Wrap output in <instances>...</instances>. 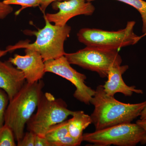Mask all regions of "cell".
I'll return each instance as SVG.
<instances>
[{
    "mask_svg": "<svg viewBox=\"0 0 146 146\" xmlns=\"http://www.w3.org/2000/svg\"><path fill=\"white\" fill-rule=\"evenodd\" d=\"M90 101L94 109L91 117L96 130L131 123L140 116L146 100L139 103L121 102L106 94L102 85L97 86Z\"/></svg>",
    "mask_w": 146,
    "mask_h": 146,
    "instance_id": "cell-1",
    "label": "cell"
},
{
    "mask_svg": "<svg viewBox=\"0 0 146 146\" xmlns=\"http://www.w3.org/2000/svg\"><path fill=\"white\" fill-rule=\"evenodd\" d=\"M45 84L42 80L33 83L27 82L9 101L5 115L4 124L10 128L18 142L25 134V125L39 104Z\"/></svg>",
    "mask_w": 146,
    "mask_h": 146,
    "instance_id": "cell-2",
    "label": "cell"
},
{
    "mask_svg": "<svg viewBox=\"0 0 146 146\" xmlns=\"http://www.w3.org/2000/svg\"><path fill=\"white\" fill-rule=\"evenodd\" d=\"M44 17V27L38 31L31 32L36 36L34 43L29 44L26 41L18 42L13 46H8L6 48L8 52L20 48L33 50L40 54L44 61L65 55L64 42L70 36L71 27L67 25L63 26L52 25Z\"/></svg>",
    "mask_w": 146,
    "mask_h": 146,
    "instance_id": "cell-3",
    "label": "cell"
},
{
    "mask_svg": "<svg viewBox=\"0 0 146 146\" xmlns=\"http://www.w3.org/2000/svg\"><path fill=\"white\" fill-rule=\"evenodd\" d=\"M135 24V21H128L124 29L117 31L83 28L79 31L78 38L86 46L119 52L122 48L135 44L141 40V36L133 31Z\"/></svg>",
    "mask_w": 146,
    "mask_h": 146,
    "instance_id": "cell-4",
    "label": "cell"
},
{
    "mask_svg": "<svg viewBox=\"0 0 146 146\" xmlns=\"http://www.w3.org/2000/svg\"><path fill=\"white\" fill-rule=\"evenodd\" d=\"M74 111L68 109V105L61 99H56L50 93L43 94L37 107L36 113L27 123L28 131L45 137L52 126L65 121Z\"/></svg>",
    "mask_w": 146,
    "mask_h": 146,
    "instance_id": "cell-5",
    "label": "cell"
},
{
    "mask_svg": "<svg viewBox=\"0 0 146 146\" xmlns=\"http://www.w3.org/2000/svg\"><path fill=\"white\" fill-rule=\"evenodd\" d=\"M146 135L143 129L136 123H125L84 133L82 141L97 146H134L141 143Z\"/></svg>",
    "mask_w": 146,
    "mask_h": 146,
    "instance_id": "cell-6",
    "label": "cell"
},
{
    "mask_svg": "<svg viewBox=\"0 0 146 146\" xmlns=\"http://www.w3.org/2000/svg\"><path fill=\"white\" fill-rule=\"evenodd\" d=\"M70 64L96 72L101 77H107L110 68L121 64L122 60L119 51L86 46L76 52L66 53Z\"/></svg>",
    "mask_w": 146,
    "mask_h": 146,
    "instance_id": "cell-7",
    "label": "cell"
},
{
    "mask_svg": "<svg viewBox=\"0 0 146 146\" xmlns=\"http://www.w3.org/2000/svg\"><path fill=\"white\" fill-rule=\"evenodd\" d=\"M44 64L46 73H53L70 82L76 88L74 97L85 104H90L95 90L86 85V76L72 68L65 55L46 60Z\"/></svg>",
    "mask_w": 146,
    "mask_h": 146,
    "instance_id": "cell-8",
    "label": "cell"
},
{
    "mask_svg": "<svg viewBox=\"0 0 146 146\" xmlns=\"http://www.w3.org/2000/svg\"><path fill=\"white\" fill-rule=\"evenodd\" d=\"M53 8L58 9L55 13H47L44 17L50 23L63 26L70 19L78 15L90 16L94 13L95 7L88 0H67L53 2Z\"/></svg>",
    "mask_w": 146,
    "mask_h": 146,
    "instance_id": "cell-9",
    "label": "cell"
},
{
    "mask_svg": "<svg viewBox=\"0 0 146 146\" xmlns=\"http://www.w3.org/2000/svg\"><path fill=\"white\" fill-rule=\"evenodd\" d=\"M25 55L15 54L9 61L23 73L27 83H33L42 80L46 73L44 61L40 54L25 49Z\"/></svg>",
    "mask_w": 146,
    "mask_h": 146,
    "instance_id": "cell-10",
    "label": "cell"
},
{
    "mask_svg": "<svg viewBox=\"0 0 146 146\" xmlns=\"http://www.w3.org/2000/svg\"><path fill=\"white\" fill-rule=\"evenodd\" d=\"M23 73L9 61L0 60V89L8 95L11 100L26 83Z\"/></svg>",
    "mask_w": 146,
    "mask_h": 146,
    "instance_id": "cell-11",
    "label": "cell"
},
{
    "mask_svg": "<svg viewBox=\"0 0 146 146\" xmlns=\"http://www.w3.org/2000/svg\"><path fill=\"white\" fill-rule=\"evenodd\" d=\"M128 68L127 65H119L110 68L107 77L108 80L102 85L106 94L114 97L117 93H121L125 96L130 97L133 93L143 94V90L136 89L135 86H128L124 82L123 74Z\"/></svg>",
    "mask_w": 146,
    "mask_h": 146,
    "instance_id": "cell-12",
    "label": "cell"
},
{
    "mask_svg": "<svg viewBox=\"0 0 146 146\" xmlns=\"http://www.w3.org/2000/svg\"><path fill=\"white\" fill-rule=\"evenodd\" d=\"M45 137L50 146H79L69 133L68 120L52 126Z\"/></svg>",
    "mask_w": 146,
    "mask_h": 146,
    "instance_id": "cell-13",
    "label": "cell"
},
{
    "mask_svg": "<svg viewBox=\"0 0 146 146\" xmlns=\"http://www.w3.org/2000/svg\"><path fill=\"white\" fill-rule=\"evenodd\" d=\"M72 117L68 120L69 133L79 145L82 141L84 130L92 123L91 116L83 111H74Z\"/></svg>",
    "mask_w": 146,
    "mask_h": 146,
    "instance_id": "cell-14",
    "label": "cell"
},
{
    "mask_svg": "<svg viewBox=\"0 0 146 146\" xmlns=\"http://www.w3.org/2000/svg\"><path fill=\"white\" fill-rule=\"evenodd\" d=\"M89 2L96 0H88ZM129 5L133 7L138 11L141 15L143 21L142 32L143 35L141 38L146 35V2L144 0H115Z\"/></svg>",
    "mask_w": 146,
    "mask_h": 146,
    "instance_id": "cell-15",
    "label": "cell"
},
{
    "mask_svg": "<svg viewBox=\"0 0 146 146\" xmlns=\"http://www.w3.org/2000/svg\"><path fill=\"white\" fill-rule=\"evenodd\" d=\"M15 138L13 131L8 126L0 127V146H15Z\"/></svg>",
    "mask_w": 146,
    "mask_h": 146,
    "instance_id": "cell-16",
    "label": "cell"
},
{
    "mask_svg": "<svg viewBox=\"0 0 146 146\" xmlns=\"http://www.w3.org/2000/svg\"><path fill=\"white\" fill-rule=\"evenodd\" d=\"M3 2L8 5H18L22 6V8L16 13H19L22 9L27 7L40 6L41 0H4Z\"/></svg>",
    "mask_w": 146,
    "mask_h": 146,
    "instance_id": "cell-17",
    "label": "cell"
},
{
    "mask_svg": "<svg viewBox=\"0 0 146 146\" xmlns=\"http://www.w3.org/2000/svg\"><path fill=\"white\" fill-rule=\"evenodd\" d=\"M9 103L8 95L3 90L0 89V127L4 125L5 115Z\"/></svg>",
    "mask_w": 146,
    "mask_h": 146,
    "instance_id": "cell-18",
    "label": "cell"
},
{
    "mask_svg": "<svg viewBox=\"0 0 146 146\" xmlns=\"http://www.w3.org/2000/svg\"><path fill=\"white\" fill-rule=\"evenodd\" d=\"M36 134L32 131H28L25 133L23 138L17 142L18 146H34Z\"/></svg>",
    "mask_w": 146,
    "mask_h": 146,
    "instance_id": "cell-19",
    "label": "cell"
},
{
    "mask_svg": "<svg viewBox=\"0 0 146 146\" xmlns=\"http://www.w3.org/2000/svg\"><path fill=\"white\" fill-rule=\"evenodd\" d=\"M13 8L10 5L5 4L0 1V19L5 18L13 11Z\"/></svg>",
    "mask_w": 146,
    "mask_h": 146,
    "instance_id": "cell-20",
    "label": "cell"
},
{
    "mask_svg": "<svg viewBox=\"0 0 146 146\" xmlns=\"http://www.w3.org/2000/svg\"><path fill=\"white\" fill-rule=\"evenodd\" d=\"M34 146H50L46 137L36 135Z\"/></svg>",
    "mask_w": 146,
    "mask_h": 146,
    "instance_id": "cell-21",
    "label": "cell"
},
{
    "mask_svg": "<svg viewBox=\"0 0 146 146\" xmlns=\"http://www.w3.org/2000/svg\"><path fill=\"white\" fill-rule=\"evenodd\" d=\"M67 1V0H41L40 5V9L42 12L44 13L48 6L50 5L51 3L57 1Z\"/></svg>",
    "mask_w": 146,
    "mask_h": 146,
    "instance_id": "cell-22",
    "label": "cell"
},
{
    "mask_svg": "<svg viewBox=\"0 0 146 146\" xmlns=\"http://www.w3.org/2000/svg\"><path fill=\"white\" fill-rule=\"evenodd\" d=\"M136 123L140 126L141 127L143 128L146 133V119L141 120L140 119L136 121ZM141 144L142 145H145L146 144V135L144 140L141 142Z\"/></svg>",
    "mask_w": 146,
    "mask_h": 146,
    "instance_id": "cell-23",
    "label": "cell"
},
{
    "mask_svg": "<svg viewBox=\"0 0 146 146\" xmlns=\"http://www.w3.org/2000/svg\"><path fill=\"white\" fill-rule=\"evenodd\" d=\"M140 116V119L145 120L146 119V105L145 107H144L143 109L141 112Z\"/></svg>",
    "mask_w": 146,
    "mask_h": 146,
    "instance_id": "cell-24",
    "label": "cell"
},
{
    "mask_svg": "<svg viewBox=\"0 0 146 146\" xmlns=\"http://www.w3.org/2000/svg\"><path fill=\"white\" fill-rule=\"evenodd\" d=\"M7 52L8 51L6 50H0V58L6 54Z\"/></svg>",
    "mask_w": 146,
    "mask_h": 146,
    "instance_id": "cell-25",
    "label": "cell"
}]
</instances>
